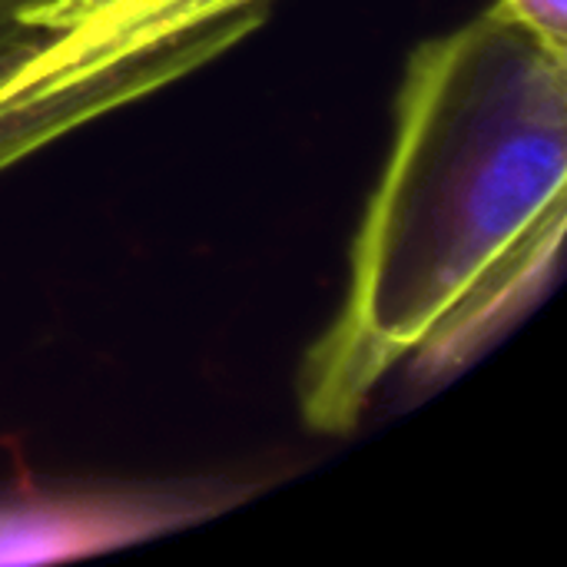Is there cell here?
Returning a JSON list of instances; mask_svg holds the SVG:
<instances>
[{
	"instance_id": "6da1fadb",
	"label": "cell",
	"mask_w": 567,
	"mask_h": 567,
	"mask_svg": "<svg viewBox=\"0 0 567 567\" xmlns=\"http://www.w3.org/2000/svg\"><path fill=\"white\" fill-rule=\"evenodd\" d=\"M567 229V50L492 3L422 40L299 415L349 435L399 369L445 382L548 289Z\"/></svg>"
},
{
	"instance_id": "277c9868",
	"label": "cell",
	"mask_w": 567,
	"mask_h": 567,
	"mask_svg": "<svg viewBox=\"0 0 567 567\" xmlns=\"http://www.w3.org/2000/svg\"><path fill=\"white\" fill-rule=\"evenodd\" d=\"M515 20L528 23L548 43L567 50V0H495Z\"/></svg>"
},
{
	"instance_id": "3957f363",
	"label": "cell",
	"mask_w": 567,
	"mask_h": 567,
	"mask_svg": "<svg viewBox=\"0 0 567 567\" xmlns=\"http://www.w3.org/2000/svg\"><path fill=\"white\" fill-rule=\"evenodd\" d=\"M216 505L193 492H23L0 498V565L100 555L176 532Z\"/></svg>"
},
{
	"instance_id": "7a4b0ae2",
	"label": "cell",
	"mask_w": 567,
	"mask_h": 567,
	"mask_svg": "<svg viewBox=\"0 0 567 567\" xmlns=\"http://www.w3.org/2000/svg\"><path fill=\"white\" fill-rule=\"evenodd\" d=\"M279 0H0V173L249 40Z\"/></svg>"
}]
</instances>
